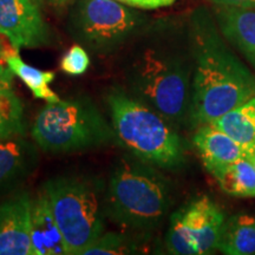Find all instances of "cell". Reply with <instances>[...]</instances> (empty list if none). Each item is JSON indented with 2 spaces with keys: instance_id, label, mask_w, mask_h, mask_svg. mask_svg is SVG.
I'll use <instances>...</instances> for the list:
<instances>
[{
  "instance_id": "1",
  "label": "cell",
  "mask_w": 255,
  "mask_h": 255,
  "mask_svg": "<svg viewBox=\"0 0 255 255\" xmlns=\"http://www.w3.org/2000/svg\"><path fill=\"white\" fill-rule=\"evenodd\" d=\"M190 121L212 123L255 97V77L208 28H199L194 40Z\"/></svg>"
},
{
  "instance_id": "2",
  "label": "cell",
  "mask_w": 255,
  "mask_h": 255,
  "mask_svg": "<svg viewBox=\"0 0 255 255\" xmlns=\"http://www.w3.org/2000/svg\"><path fill=\"white\" fill-rule=\"evenodd\" d=\"M191 71L180 56L149 47L133 57L124 71L127 92L170 124H182L190 120Z\"/></svg>"
},
{
  "instance_id": "3",
  "label": "cell",
  "mask_w": 255,
  "mask_h": 255,
  "mask_svg": "<svg viewBox=\"0 0 255 255\" xmlns=\"http://www.w3.org/2000/svg\"><path fill=\"white\" fill-rule=\"evenodd\" d=\"M107 102L117 139L136 158L167 169L182 164V142L162 115L122 89H113Z\"/></svg>"
},
{
  "instance_id": "4",
  "label": "cell",
  "mask_w": 255,
  "mask_h": 255,
  "mask_svg": "<svg viewBox=\"0 0 255 255\" xmlns=\"http://www.w3.org/2000/svg\"><path fill=\"white\" fill-rule=\"evenodd\" d=\"M151 164L126 157L114 169L107 186V215L123 228L157 227L170 207L167 181Z\"/></svg>"
},
{
  "instance_id": "5",
  "label": "cell",
  "mask_w": 255,
  "mask_h": 255,
  "mask_svg": "<svg viewBox=\"0 0 255 255\" xmlns=\"http://www.w3.org/2000/svg\"><path fill=\"white\" fill-rule=\"evenodd\" d=\"M41 189L65 239L68 254L83 255L104 233L107 187L83 175L53 177Z\"/></svg>"
},
{
  "instance_id": "6",
  "label": "cell",
  "mask_w": 255,
  "mask_h": 255,
  "mask_svg": "<svg viewBox=\"0 0 255 255\" xmlns=\"http://www.w3.org/2000/svg\"><path fill=\"white\" fill-rule=\"evenodd\" d=\"M31 135L47 152L81 151L117 138L114 128L88 98L47 103L34 119Z\"/></svg>"
},
{
  "instance_id": "7",
  "label": "cell",
  "mask_w": 255,
  "mask_h": 255,
  "mask_svg": "<svg viewBox=\"0 0 255 255\" xmlns=\"http://www.w3.org/2000/svg\"><path fill=\"white\" fill-rule=\"evenodd\" d=\"M70 24L75 38L101 53L129 39L141 26L142 17L117 0H77Z\"/></svg>"
},
{
  "instance_id": "8",
  "label": "cell",
  "mask_w": 255,
  "mask_h": 255,
  "mask_svg": "<svg viewBox=\"0 0 255 255\" xmlns=\"http://www.w3.org/2000/svg\"><path fill=\"white\" fill-rule=\"evenodd\" d=\"M226 218L208 196H201L170 218L165 244L169 253L203 255L218 250Z\"/></svg>"
},
{
  "instance_id": "9",
  "label": "cell",
  "mask_w": 255,
  "mask_h": 255,
  "mask_svg": "<svg viewBox=\"0 0 255 255\" xmlns=\"http://www.w3.org/2000/svg\"><path fill=\"white\" fill-rule=\"evenodd\" d=\"M0 34L17 50L50 40L49 27L33 0H0Z\"/></svg>"
},
{
  "instance_id": "10",
  "label": "cell",
  "mask_w": 255,
  "mask_h": 255,
  "mask_svg": "<svg viewBox=\"0 0 255 255\" xmlns=\"http://www.w3.org/2000/svg\"><path fill=\"white\" fill-rule=\"evenodd\" d=\"M31 208L26 191L0 203V255H32Z\"/></svg>"
},
{
  "instance_id": "11",
  "label": "cell",
  "mask_w": 255,
  "mask_h": 255,
  "mask_svg": "<svg viewBox=\"0 0 255 255\" xmlns=\"http://www.w3.org/2000/svg\"><path fill=\"white\" fill-rule=\"evenodd\" d=\"M38 151L23 136L0 141V197L17 189L36 170Z\"/></svg>"
},
{
  "instance_id": "12",
  "label": "cell",
  "mask_w": 255,
  "mask_h": 255,
  "mask_svg": "<svg viewBox=\"0 0 255 255\" xmlns=\"http://www.w3.org/2000/svg\"><path fill=\"white\" fill-rule=\"evenodd\" d=\"M32 255H66L65 239L57 223L44 190L32 200L31 208Z\"/></svg>"
},
{
  "instance_id": "13",
  "label": "cell",
  "mask_w": 255,
  "mask_h": 255,
  "mask_svg": "<svg viewBox=\"0 0 255 255\" xmlns=\"http://www.w3.org/2000/svg\"><path fill=\"white\" fill-rule=\"evenodd\" d=\"M193 142L199 151L203 165L209 173L216 168L245 157L240 145L227 133L210 123L202 124L197 129Z\"/></svg>"
},
{
  "instance_id": "14",
  "label": "cell",
  "mask_w": 255,
  "mask_h": 255,
  "mask_svg": "<svg viewBox=\"0 0 255 255\" xmlns=\"http://www.w3.org/2000/svg\"><path fill=\"white\" fill-rule=\"evenodd\" d=\"M218 20L225 37L255 68V8L221 6Z\"/></svg>"
},
{
  "instance_id": "15",
  "label": "cell",
  "mask_w": 255,
  "mask_h": 255,
  "mask_svg": "<svg viewBox=\"0 0 255 255\" xmlns=\"http://www.w3.org/2000/svg\"><path fill=\"white\" fill-rule=\"evenodd\" d=\"M218 128L240 145L247 159L255 156V97L213 121Z\"/></svg>"
},
{
  "instance_id": "16",
  "label": "cell",
  "mask_w": 255,
  "mask_h": 255,
  "mask_svg": "<svg viewBox=\"0 0 255 255\" xmlns=\"http://www.w3.org/2000/svg\"><path fill=\"white\" fill-rule=\"evenodd\" d=\"M11 70L0 75V141L26 132L24 105L12 89Z\"/></svg>"
},
{
  "instance_id": "17",
  "label": "cell",
  "mask_w": 255,
  "mask_h": 255,
  "mask_svg": "<svg viewBox=\"0 0 255 255\" xmlns=\"http://www.w3.org/2000/svg\"><path fill=\"white\" fill-rule=\"evenodd\" d=\"M219 251L227 255L255 254V218L248 214L226 220Z\"/></svg>"
},
{
  "instance_id": "18",
  "label": "cell",
  "mask_w": 255,
  "mask_h": 255,
  "mask_svg": "<svg viewBox=\"0 0 255 255\" xmlns=\"http://www.w3.org/2000/svg\"><path fill=\"white\" fill-rule=\"evenodd\" d=\"M223 193L235 197H255V167L250 159L222 165L210 171Z\"/></svg>"
},
{
  "instance_id": "19",
  "label": "cell",
  "mask_w": 255,
  "mask_h": 255,
  "mask_svg": "<svg viewBox=\"0 0 255 255\" xmlns=\"http://www.w3.org/2000/svg\"><path fill=\"white\" fill-rule=\"evenodd\" d=\"M18 51L12 47L5 56V63L11 72L18 76L26 84V87L38 100H45L47 103L59 102L60 98L49 88V84L56 77L55 72L43 71L28 65L20 58Z\"/></svg>"
},
{
  "instance_id": "20",
  "label": "cell",
  "mask_w": 255,
  "mask_h": 255,
  "mask_svg": "<svg viewBox=\"0 0 255 255\" xmlns=\"http://www.w3.org/2000/svg\"><path fill=\"white\" fill-rule=\"evenodd\" d=\"M142 247L130 235L119 233H103L83 255H122L138 254Z\"/></svg>"
},
{
  "instance_id": "21",
  "label": "cell",
  "mask_w": 255,
  "mask_h": 255,
  "mask_svg": "<svg viewBox=\"0 0 255 255\" xmlns=\"http://www.w3.org/2000/svg\"><path fill=\"white\" fill-rule=\"evenodd\" d=\"M90 65V58L84 47L75 45L70 49L60 62V69L68 75H83Z\"/></svg>"
},
{
  "instance_id": "22",
  "label": "cell",
  "mask_w": 255,
  "mask_h": 255,
  "mask_svg": "<svg viewBox=\"0 0 255 255\" xmlns=\"http://www.w3.org/2000/svg\"><path fill=\"white\" fill-rule=\"evenodd\" d=\"M130 7L142 9H156L173 5L176 0H117Z\"/></svg>"
},
{
  "instance_id": "23",
  "label": "cell",
  "mask_w": 255,
  "mask_h": 255,
  "mask_svg": "<svg viewBox=\"0 0 255 255\" xmlns=\"http://www.w3.org/2000/svg\"><path fill=\"white\" fill-rule=\"evenodd\" d=\"M220 6H234V7L255 8V0H213Z\"/></svg>"
},
{
  "instance_id": "24",
  "label": "cell",
  "mask_w": 255,
  "mask_h": 255,
  "mask_svg": "<svg viewBox=\"0 0 255 255\" xmlns=\"http://www.w3.org/2000/svg\"><path fill=\"white\" fill-rule=\"evenodd\" d=\"M5 39L6 38L0 34V60H5L6 53H7L8 51L13 47L8 40L6 41Z\"/></svg>"
},
{
  "instance_id": "25",
  "label": "cell",
  "mask_w": 255,
  "mask_h": 255,
  "mask_svg": "<svg viewBox=\"0 0 255 255\" xmlns=\"http://www.w3.org/2000/svg\"><path fill=\"white\" fill-rule=\"evenodd\" d=\"M8 70L9 69L7 68V65H6L5 60H0V75H2V73L7 72Z\"/></svg>"
},
{
  "instance_id": "26",
  "label": "cell",
  "mask_w": 255,
  "mask_h": 255,
  "mask_svg": "<svg viewBox=\"0 0 255 255\" xmlns=\"http://www.w3.org/2000/svg\"><path fill=\"white\" fill-rule=\"evenodd\" d=\"M47 1L51 2L52 5H57V6H62L64 4H66V2L70 1V0H47Z\"/></svg>"
},
{
  "instance_id": "27",
  "label": "cell",
  "mask_w": 255,
  "mask_h": 255,
  "mask_svg": "<svg viewBox=\"0 0 255 255\" xmlns=\"http://www.w3.org/2000/svg\"><path fill=\"white\" fill-rule=\"evenodd\" d=\"M251 162H252V163H253V164H254V167H255V156H254V158H253V159H252V161H251Z\"/></svg>"
}]
</instances>
